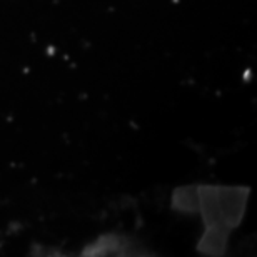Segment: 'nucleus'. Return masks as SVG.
I'll return each instance as SVG.
<instances>
[{
  "instance_id": "1",
  "label": "nucleus",
  "mask_w": 257,
  "mask_h": 257,
  "mask_svg": "<svg viewBox=\"0 0 257 257\" xmlns=\"http://www.w3.org/2000/svg\"><path fill=\"white\" fill-rule=\"evenodd\" d=\"M222 220L232 230L242 222L247 209L250 189L245 186H215Z\"/></svg>"
},
{
  "instance_id": "2",
  "label": "nucleus",
  "mask_w": 257,
  "mask_h": 257,
  "mask_svg": "<svg viewBox=\"0 0 257 257\" xmlns=\"http://www.w3.org/2000/svg\"><path fill=\"white\" fill-rule=\"evenodd\" d=\"M197 192H199L197 214H200L205 227H210V225H224V227H227L222 220V214H220L215 186H210V184H199Z\"/></svg>"
},
{
  "instance_id": "3",
  "label": "nucleus",
  "mask_w": 257,
  "mask_h": 257,
  "mask_svg": "<svg viewBox=\"0 0 257 257\" xmlns=\"http://www.w3.org/2000/svg\"><path fill=\"white\" fill-rule=\"evenodd\" d=\"M230 229L224 225H210L205 227L202 237L197 244V252L202 255H224L227 250Z\"/></svg>"
},
{
  "instance_id": "4",
  "label": "nucleus",
  "mask_w": 257,
  "mask_h": 257,
  "mask_svg": "<svg viewBox=\"0 0 257 257\" xmlns=\"http://www.w3.org/2000/svg\"><path fill=\"white\" fill-rule=\"evenodd\" d=\"M131 249V242L125 237L120 235H102L92 242L90 245H87L84 249V255H124L128 254Z\"/></svg>"
},
{
  "instance_id": "5",
  "label": "nucleus",
  "mask_w": 257,
  "mask_h": 257,
  "mask_svg": "<svg viewBox=\"0 0 257 257\" xmlns=\"http://www.w3.org/2000/svg\"><path fill=\"white\" fill-rule=\"evenodd\" d=\"M172 207L184 214H197L199 210L197 186L191 184V186L177 187L172 194Z\"/></svg>"
}]
</instances>
